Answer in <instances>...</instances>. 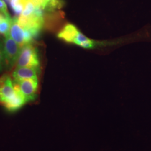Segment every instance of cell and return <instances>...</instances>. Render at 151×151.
<instances>
[{
	"label": "cell",
	"instance_id": "9",
	"mask_svg": "<svg viewBox=\"0 0 151 151\" xmlns=\"http://www.w3.org/2000/svg\"><path fill=\"white\" fill-rule=\"evenodd\" d=\"M73 43L81 47L86 49L92 48L95 47L96 44V43L94 41L85 36L80 32H79L77 34Z\"/></svg>",
	"mask_w": 151,
	"mask_h": 151
},
{
	"label": "cell",
	"instance_id": "5",
	"mask_svg": "<svg viewBox=\"0 0 151 151\" xmlns=\"http://www.w3.org/2000/svg\"><path fill=\"white\" fill-rule=\"evenodd\" d=\"M9 35L22 48L26 45L25 30L18 23L16 17L12 19Z\"/></svg>",
	"mask_w": 151,
	"mask_h": 151
},
{
	"label": "cell",
	"instance_id": "12",
	"mask_svg": "<svg viewBox=\"0 0 151 151\" xmlns=\"http://www.w3.org/2000/svg\"><path fill=\"white\" fill-rule=\"evenodd\" d=\"M12 19L11 17H7L0 22V34L6 35L9 34L11 27Z\"/></svg>",
	"mask_w": 151,
	"mask_h": 151
},
{
	"label": "cell",
	"instance_id": "1",
	"mask_svg": "<svg viewBox=\"0 0 151 151\" xmlns=\"http://www.w3.org/2000/svg\"><path fill=\"white\" fill-rule=\"evenodd\" d=\"M40 62L37 49L31 44L25 45L22 48L17 60V67H28L38 71Z\"/></svg>",
	"mask_w": 151,
	"mask_h": 151
},
{
	"label": "cell",
	"instance_id": "2",
	"mask_svg": "<svg viewBox=\"0 0 151 151\" xmlns=\"http://www.w3.org/2000/svg\"><path fill=\"white\" fill-rule=\"evenodd\" d=\"M22 48L9 34L5 35L4 40L3 52L5 65L8 68H11L17 60Z\"/></svg>",
	"mask_w": 151,
	"mask_h": 151
},
{
	"label": "cell",
	"instance_id": "3",
	"mask_svg": "<svg viewBox=\"0 0 151 151\" xmlns=\"http://www.w3.org/2000/svg\"><path fill=\"white\" fill-rule=\"evenodd\" d=\"M14 85L17 87L25 98L27 103L35 99L38 88V79L30 78L14 80Z\"/></svg>",
	"mask_w": 151,
	"mask_h": 151
},
{
	"label": "cell",
	"instance_id": "11",
	"mask_svg": "<svg viewBox=\"0 0 151 151\" xmlns=\"http://www.w3.org/2000/svg\"><path fill=\"white\" fill-rule=\"evenodd\" d=\"M27 0H10L12 9L17 16H20L24 11Z\"/></svg>",
	"mask_w": 151,
	"mask_h": 151
},
{
	"label": "cell",
	"instance_id": "15",
	"mask_svg": "<svg viewBox=\"0 0 151 151\" xmlns=\"http://www.w3.org/2000/svg\"><path fill=\"white\" fill-rule=\"evenodd\" d=\"M5 65V60L3 49L1 48V46L0 45V71L2 70L4 65Z\"/></svg>",
	"mask_w": 151,
	"mask_h": 151
},
{
	"label": "cell",
	"instance_id": "4",
	"mask_svg": "<svg viewBox=\"0 0 151 151\" xmlns=\"http://www.w3.org/2000/svg\"><path fill=\"white\" fill-rule=\"evenodd\" d=\"M15 93L13 81L7 75L0 77V103L3 105L13 96Z\"/></svg>",
	"mask_w": 151,
	"mask_h": 151
},
{
	"label": "cell",
	"instance_id": "6",
	"mask_svg": "<svg viewBox=\"0 0 151 151\" xmlns=\"http://www.w3.org/2000/svg\"><path fill=\"white\" fill-rule=\"evenodd\" d=\"M14 86L15 90L14 95L8 101L4 104L5 108L9 111H16L27 103L25 98L19 89L15 85H14Z\"/></svg>",
	"mask_w": 151,
	"mask_h": 151
},
{
	"label": "cell",
	"instance_id": "16",
	"mask_svg": "<svg viewBox=\"0 0 151 151\" xmlns=\"http://www.w3.org/2000/svg\"><path fill=\"white\" fill-rule=\"evenodd\" d=\"M35 6V7H42L44 0H32Z\"/></svg>",
	"mask_w": 151,
	"mask_h": 151
},
{
	"label": "cell",
	"instance_id": "8",
	"mask_svg": "<svg viewBox=\"0 0 151 151\" xmlns=\"http://www.w3.org/2000/svg\"><path fill=\"white\" fill-rule=\"evenodd\" d=\"M38 70L34 68L28 67H17L12 74L15 80H22L25 79H38Z\"/></svg>",
	"mask_w": 151,
	"mask_h": 151
},
{
	"label": "cell",
	"instance_id": "13",
	"mask_svg": "<svg viewBox=\"0 0 151 151\" xmlns=\"http://www.w3.org/2000/svg\"><path fill=\"white\" fill-rule=\"evenodd\" d=\"M35 9V6L32 2V1L27 0L26 5L24 9V11H22V14L20 16L25 17H29L34 13Z\"/></svg>",
	"mask_w": 151,
	"mask_h": 151
},
{
	"label": "cell",
	"instance_id": "10",
	"mask_svg": "<svg viewBox=\"0 0 151 151\" xmlns=\"http://www.w3.org/2000/svg\"><path fill=\"white\" fill-rule=\"evenodd\" d=\"M62 0H44L42 5V9L47 11H53L62 7Z\"/></svg>",
	"mask_w": 151,
	"mask_h": 151
},
{
	"label": "cell",
	"instance_id": "17",
	"mask_svg": "<svg viewBox=\"0 0 151 151\" xmlns=\"http://www.w3.org/2000/svg\"><path fill=\"white\" fill-rule=\"evenodd\" d=\"M10 17V16H6L5 14H4L3 13H2V12H0V22H2L3 20H4L6 18Z\"/></svg>",
	"mask_w": 151,
	"mask_h": 151
},
{
	"label": "cell",
	"instance_id": "7",
	"mask_svg": "<svg viewBox=\"0 0 151 151\" xmlns=\"http://www.w3.org/2000/svg\"><path fill=\"white\" fill-rule=\"evenodd\" d=\"M79 32L74 25L68 24L58 33L57 37L67 43H73Z\"/></svg>",
	"mask_w": 151,
	"mask_h": 151
},
{
	"label": "cell",
	"instance_id": "14",
	"mask_svg": "<svg viewBox=\"0 0 151 151\" xmlns=\"http://www.w3.org/2000/svg\"><path fill=\"white\" fill-rule=\"evenodd\" d=\"M0 12L5 14L6 16H10L7 11V8L5 2L3 0H0Z\"/></svg>",
	"mask_w": 151,
	"mask_h": 151
}]
</instances>
